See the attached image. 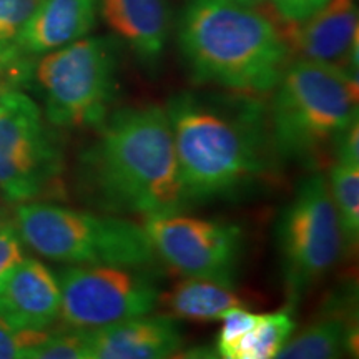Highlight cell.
Instances as JSON below:
<instances>
[{
	"instance_id": "obj_1",
	"label": "cell",
	"mask_w": 359,
	"mask_h": 359,
	"mask_svg": "<svg viewBox=\"0 0 359 359\" xmlns=\"http://www.w3.org/2000/svg\"><path fill=\"white\" fill-rule=\"evenodd\" d=\"M165 111L190 206L243 198L276 177L280 156L257 95L180 92Z\"/></svg>"
},
{
	"instance_id": "obj_2",
	"label": "cell",
	"mask_w": 359,
	"mask_h": 359,
	"mask_svg": "<svg viewBox=\"0 0 359 359\" xmlns=\"http://www.w3.org/2000/svg\"><path fill=\"white\" fill-rule=\"evenodd\" d=\"M97 128L77 168L79 191L88 205L145 219L190 208L165 109L127 107Z\"/></svg>"
},
{
	"instance_id": "obj_3",
	"label": "cell",
	"mask_w": 359,
	"mask_h": 359,
	"mask_svg": "<svg viewBox=\"0 0 359 359\" xmlns=\"http://www.w3.org/2000/svg\"><path fill=\"white\" fill-rule=\"evenodd\" d=\"M177 37L193 82L228 92H271L291 60L280 27L241 0H188Z\"/></svg>"
},
{
	"instance_id": "obj_4",
	"label": "cell",
	"mask_w": 359,
	"mask_h": 359,
	"mask_svg": "<svg viewBox=\"0 0 359 359\" xmlns=\"http://www.w3.org/2000/svg\"><path fill=\"white\" fill-rule=\"evenodd\" d=\"M271 92L268 120L280 160L320 172L358 122V79L333 65L290 60Z\"/></svg>"
},
{
	"instance_id": "obj_5",
	"label": "cell",
	"mask_w": 359,
	"mask_h": 359,
	"mask_svg": "<svg viewBox=\"0 0 359 359\" xmlns=\"http://www.w3.org/2000/svg\"><path fill=\"white\" fill-rule=\"evenodd\" d=\"M13 223L24 246L55 263L154 266L158 262L145 228L130 218L42 200L17 205Z\"/></svg>"
},
{
	"instance_id": "obj_6",
	"label": "cell",
	"mask_w": 359,
	"mask_h": 359,
	"mask_svg": "<svg viewBox=\"0 0 359 359\" xmlns=\"http://www.w3.org/2000/svg\"><path fill=\"white\" fill-rule=\"evenodd\" d=\"M120 42L87 37L37 58L32 79L43 116L57 128H97L111 114L118 93Z\"/></svg>"
},
{
	"instance_id": "obj_7",
	"label": "cell",
	"mask_w": 359,
	"mask_h": 359,
	"mask_svg": "<svg viewBox=\"0 0 359 359\" xmlns=\"http://www.w3.org/2000/svg\"><path fill=\"white\" fill-rule=\"evenodd\" d=\"M52 125L19 88L0 93V195L29 203L64 193L65 160Z\"/></svg>"
},
{
	"instance_id": "obj_8",
	"label": "cell",
	"mask_w": 359,
	"mask_h": 359,
	"mask_svg": "<svg viewBox=\"0 0 359 359\" xmlns=\"http://www.w3.org/2000/svg\"><path fill=\"white\" fill-rule=\"evenodd\" d=\"M276 245L283 283L293 308L344 251L330 185L321 172H313L296 187L293 198L278 218Z\"/></svg>"
},
{
	"instance_id": "obj_9",
	"label": "cell",
	"mask_w": 359,
	"mask_h": 359,
	"mask_svg": "<svg viewBox=\"0 0 359 359\" xmlns=\"http://www.w3.org/2000/svg\"><path fill=\"white\" fill-rule=\"evenodd\" d=\"M57 280L60 320L69 330H93L145 316L160 304L154 266L67 264Z\"/></svg>"
},
{
	"instance_id": "obj_10",
	"label": "cell",
	"mask_w": 359,
	"mask_h": 359,
	"mask_svg": "<svg viewBox=\"0 0 359 359\" xmlns=\"http://www.w3.org/2000/svg\"><path fill=\"white\" fill-rule=\"evenodd\" d=\"M156 257L191 278L235 285L243 257V231L235 223L170 213L145 219Z\"/></svg>"
},
{
	"instance_id": "obj_11",
	"label": "cell",
	"mask_w": 359,
	"mask_h": 359,
	"mask_svg": "<svg viewBox=\"0 0 359 359\" xmlns=\"http://www.w3.org/2000/svg\"><path fill=\"white\" fill-rule=\"evenodd\" d=\"M281 25L291 60L333 65L358 79L356 0H326L306 19Z\"/></svg>"
},
{
	"instance_id": "obj_12",
	"label": "cell",
	"mask_w": 359,
	"mask_h": 359,
	"mask_svg": "<svg viewBox=\"0 0 359 359\" xmlns=\"http://www.w3.org/2000/svg\"><path fill=\"white\" fill-rule=\"evenodd\" d=\"M88 359H167L183 344L170 314H145L93 330H77Z\"/></svg>"
},
{
	"instance_id": "obj_13",
	"label": "cell",
	"mask_w": 359,
	"mask_h": 359,
	"mask_svg": "<svg viewBox=\"0 0 359 359\" xmlns=\"http://www.w3.org/2000/svg\"><path fill=\"white\" fill-rule=\"evenodd\" d=\"M0 318L19 330L48 331L60 320V286L50 268L24 257L0 276Z\"/></svg>"
},
{
	"instance_id": "obj_14",
	"label": "cell",
	"mask_w": 359,
	"mask_h": 359,
	"mask_svg": "<svg viewBox=\"0 0 359 359\" xmlns=\"http://www.w3.org/2000/svg\"><path fill=\"white\" fill-rule=\"evenodd\" d=\"M98 17L140 64L155 70L172 34L170 0H97Z\"/></svg>"
},
{
	"instance_id": "obj_15",
	"label": "cell",
	"mask_w": 359,
	"mask_h": 359,
	"mask_svg": "<svg viewBox=\"0 0 359 359\" xmlns=\"http://www.w3.org/2000/svg\"><path fill=\"white\" fill-rule=\"evenodd\" d=\"M97 0H37L19 43V60L32 79L37 58L93 32Z\"/></svg>"
},
{
	"instance_id": "obj_16",
	"label": "cell",
	"mask_w": 359,
	"mask_h": 359,
	"mask_svg": "<svg viewBox=\"0 0 359 359\" xmlns=\"http://www.w3.org/2000/svg\"><path fill=\"white\" fill-rule=\"evenodd\" d=\"M358 354V320L351 304H334L283 344L275 359H343L344 353Z\"/></svg>"
},
{
	"instance_id": "obj_17",
	"label": "cell",
	"mask_w": 359,
	"mask_h": 359,
	"mask_svg": "<svg viewBox=\"0 0 359 359\" xmlns=\"http://www.w3.org/2000/svg\"><path fill=\"white\" fill-rule=\"evenodd\" d=\"M160 303L175 320L196 323L218 321L231 309L243 306L233 286L191 276L178 281L168 293L160 294Z\"/></svg>"
},
{
	"instance_id": "obj_18",
	"label": "cell",
	"mask_w": 359,
	"mask_h": 359,
	"mask_svg": "<svg viewBox=\"0 0 359 359\" xmlns=\"http://www.w3.org/2000/svg\"><path fill=\"white\" fill-rule=\"evenodd\" d=\"M294 327L291 309L262 314L253 330L218 356L219 359H275Z\"/></svg>"
},
{
	"instance_id": "obj_19",
	"label": "cell",
	"mask_w": 359,
	"mask_h": 359,
	"mask_svg": "<svg viewBox=\"0 0 359 359\" xmlns=\"http://www.w3.org/2000/svg\"><path fill=\"white\" fill-rule=\"evenodd\" d=\"M327 185L338 215L344 251L353 253L359 240V165L333 161Z\"/></svg>"
},
{
	"instance_id": "obj_20",
	"label": "cell",
	"mask_w": 359,
	"mask_h": 359,
	"mask_svg": "<svg viewBox=\"0 0 359 359\" xmlns=\"http://www.w3.org/2000/svg\"><path fill=\"white\" fill-rule=\"evenodd\" d=\"M37 0H0V77L29 82L19 60V43Z\"/></svg>"
},
{
	"instance_id": "obj_21",
	"label": "cell",
	"mask_w": 359,
	"mask_h": 359,
	"mask_svg": "<svg viewBox=\"0 0 359 359\" xmlns=\"http://www.w3.org/2000/svg\"><path fill=\"white\" fill-rule=\"evenodd\" d=\"M52 331H30L0 318V359H34Z\"/></svg>"
},
{
	"instance_id": "obj_22",
	"label": "cell",
	"mask_w": 359,
	"mask_h": 359,
	"mask_svg": "<svg viewBox=\"0 0 359 359\" xmlns=\"http://www.w3.org/2000/svg\"><path fill=\"white\" fill-rule=\"evenodd\" d=\"M259 316H262V314L251 313L243 306L231 309V311L224 314L222 318L223 326L218 333L217 353L223 354L226 349H230L238 339L243 338L248 331H251L257 326Z\"/></svg>"
},
{
	"instance_id": "obj_23",
	"label": "cell",
	"mask_w": 359,
	"mask_h": 359,
	"mask_svg": "<svg viewBox=\"0 0 359 359\" xmlns=\"http://www.w3.org/2000/svg\"><path fill=\"white\" fill-rule=\"evenodd\" d=\"M34 359H88L77 330L52 331Z\"/></svg>"
},
{
	"instance_id": "obj_24",
	"label": "cell",
	"mask_w": 359,
	"mask_h": 359,
	"mask_svg": "<svg viewBox=\"0 0 359 359\" xmlns=\"http://www.w3.org/2000/svg\"><path fill=\"white\" fill-rule=\"evenodd\" d=\"M24 257L25 246L13 219L0 222V276Z\"/></svg>"
},
{
	"instance_id": "obj_25",
	"label": "cell",
	"mask_w": 359,
	"mask_h": 359,
	"mask_svg": "<svg viewBox=\"0 0 359 359\" xmlns=\"http://www.w3.org/2000/svg\"><path fill=\"white\" fill-rule=\"evenodd\" d=\"M271 6L281 22H298L306 19L320 8L326 0H263Z\"/></svg>"
},
{
	"instance_id": "obj_26",
	"label": "cell",
	"mask_w": 359,
	"mask_h": 359,
	"mask_svg": "<svg viewBox=\"0 0 359 359\" xmlns=\"http://www.w3.org/2000/svg\"><path fill=\"white\" fill-rule=\"evenodd\" d=\"M167 359H219V356L217 351H213V349L198 346V348L187 349V351H182V353L177 351Z\"/></svg>"
},
{
	"instance_id": "obj_27",
	"label": "cell",
	"mask_w": 359,
	"mask_h": 359,
	"mask_svg": "<svg viewBox=\"0 0 359 359\" xmlns=\"http://www.w3.org/2000/svg\"><path fill=\"white\" fill-rule=\"evenodd\" d=\"M8 218V201L0 195V222Z\"/></svg>"
},
{
	"instance_id": "obj_28",
	"label": "cell",
	"mask_w": 359,
	"mask_h": 359,
	"mask_svg": "<svg viewBox=\"0 0 359 359\" xmlns=\"http://www.w3.org/2000/svg\"><path fill=\"white\" fill-rule=\"evenodd\" d=\"M241 2L250 4V6H259V4H263V0H241Z\"/></svg>"
},
{
	"instance_id": "obj_29",
	"label": "cell",
	"mask_w": 359,
	"mask_h": 359,
	"mask_svg": "<svg viewBox=\"0 0 359 359\" xmlns=\"http://www.w3.org/2000/svg\"><path fill=\"white\" fill-rule=\"evenodd\" d=\"M2 90H4V87H2V82H0V93H2Z\"/></svg>"
}]
</instances>
